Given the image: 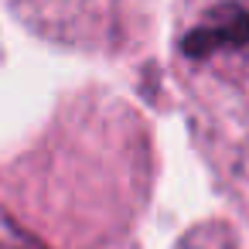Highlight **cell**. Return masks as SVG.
Returning a JSON list of instances; mask_svg holds the SVG:
<instances>
[{
	"label": "cell",
	"instance_id": "cell-2",
	"mask_svg": "<svg viewBox=\"0 0 249 249\" xmlns=\"http://www.w3.org/2000/svg\"><path fill=\"white\" fill-rule=\"evenodd\" d=\"M120 0H14L18 14L41 35L65 45L103 41Z\"/></svg>",
	"mask_w": 249,
	"mask_h": 249
},
{
	"label": "cell",
	"instance_id": "cell-3",
	"mask_svg": "<svg viewBox=\"0 0 249 249\" xmlns=\"http://www.w3.org/2000/svg\"><path fill=\"white\" fill-rule=\"evenodd\" d=\"M235 181H239V188H242L246 198H249V147H246V157L235 164Z\"/></svg>",
	"mask_w": 249,
	"mask_h": 249
},
{
	"label": "cell",
	"instance_id": "cell-1",
	"mask_svg": "<svg viewBox=\"0 0 249 249\" xmlns=\"http://www.w3.org/2000/svg\"><path fill=\"white\" fill-rule=\"evenodd\" d=\"M174 52L195 103L249 123V0H191Z\"/></svg>",
	"mask_w": 249,
	"mask_h": 249
}]
</instances>
